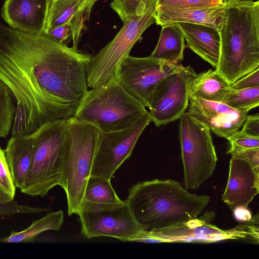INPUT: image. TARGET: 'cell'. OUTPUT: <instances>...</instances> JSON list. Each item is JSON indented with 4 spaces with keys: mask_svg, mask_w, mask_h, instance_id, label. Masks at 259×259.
<instances>
[{
    "mask_svg": "<svg viewBox=\"0 0 259 259\" xmlns=\"http://www.w3.org/2000/svg\"><path fill=\"white\" fill-rule=\"evenodd\" d=\"M92 57L0 23V80L17 103L12 136L74 116L89 90L87 66Z\"/></svg>",
    "mask_w": 259,
    "mask_h": 259,
    "instance_id": "6da1fadb",
    "label": "cell"
},
{
    "mask_svg": "<svg viewBox=\"0 0 259 259\" xmlns=\"http://www.w3.org/2000/svg\"><path fill=\"white\" fill-rule=\"evenodd\" d=\"M210 200L190 193L173 180L146 181L133 185L125 200L144 230H160L196 219Z\"/></svg>",
    "mask_w": 259,
    "mask_h": 259,
    "instance_id": "7a4b0ae2",
    "label": "cell"
},
{
    "mask_svg": "<svg viewBox=\"0 0 259 259\" xmlns=\"http://www.w3.org/2000/svg\"><path fill=\"white\" fill-rule=\"evenodd\" d=\"M224 10L214 71L231 84L259 67V1L228 0Z\"/></svg>",
    "mask_w": 259,
    "mask_h": 259,
    "instance_id": "3957f363",
    "label": "cell"
},
{
    "mask_svg": "<svg viewBox=\"0 0 259 259\" xmlns=\"http://www.w3.org/2000/svg\"><path fill=\"white\" fill-rule=\"evenodd\" d=\"M99 132L96 127L74 116L66 119L61 187L66 193L69 215L77 214L81 204Z\"/></svg>",
    "mask_w": 259,
    "mask_h": 259,
    "instance_id": "277c9868",
    "label": "cell"
},
{
    "mask_svg": "<svg viewBox=\"0 0 259 259\" xmlns=\"http://www.w3.org/2000/svg\"><path fill=\"white\" fill-rule=\"evenodd\" d=\"M148 111L115 79L88 90L74 116L101 132L121 130Z\"/></svg>",
    "mask_w": 259,
    "mask_h": 259,
    "instance_id": "5b68a950",
    "label": "cell"
},
{
    "mask_svg": "<svg viewBox=\"0 0 259 259\" xmlns=\"http://www.w3.org/2000/svg\"><path fill=\"white\" fill-rule=\"evenodd\" d=\"M66 125V120L59 119L47 122L31 133L33 159L25 183L20 189L22 193L44 197L53 187L62 186Z\"/></svg>",
    "mask_w": 259,
    "mask_h": 259,
    "instance_id": "8992f818",
    "label": "cell"
},
{
    "mask_svg": "<svg viewBox=\"0 0 259 259\" xmlns=\"http://www.w3.org/2000/svg\"><path fill=\"white\" fill-rule=\"evenodd\" d=\"M156 1L142 5L123 22L114 38L93 56L87 66V83L93 89L115 78L122 62L130 55L145 30L155 23Z\"/></svg>",
    "mask_w": 259,
    "mask_h": 259,
    "instance_id": "52a82bcc",
    "label": "cell"
},
{
    "mask_svg": "<svg viewBox=\"0 0 259 259\" xmlns=\"http://www.w3.org/2000/svg\"><path fill=\"white\" fill-rule=\"evenodd\" d=\"M179 126L186 189L194 190L212 175L218 161L211 132L185 111Z\"/></svg>",
    "mask_w": 259,
    "mask_h": 259,
    "instance_id": "ba28073f",
    "label": "cell"
},
{
    "mask_svg": "<svg viewBox=\"0 0 259 259\" xmlns=\"http://www.w3.org/2000/svg\"><path fill=\"white\" fill-rule=\"evenodd\" d=\"M81 232L86 238L110 237L132 241L144 230L125 201L119 204L82 201L77 212Z\"/></svg>",
    "mask_w": 259,
    "mask_h": 259,
    "instance_id": "9c48e42d",
    "label": "cell"
},
{
    "mask_svg": "<svg viewBox=\"0 0 259 259\" xmlns=\"http://www.w3.org/2000/svg\"><path fill=\"white\" fill-rule=\"evenodd\" d=\"M151 121L148 112L126 128L100 132L90 176L111 180L115 171L130 157L139 137Z\"/></svg>",
    "mask_w": 259,
    "mask_h": 259,
    "instance_id": "30bf717a",
    "label": "cell"
},
{
    "mask_svg": "<svg viewBox=\"0 0 259 259\" xmlns=\"http://www.w3.org/2000/svg\"><path fill=\"white\" fill-rule=\"evenodd\" d=\"M182 66L150 56L139 58L129 55L120 64L115 79L130 95L148 107L159 82Z\"/></svg>",
    "mask_w": 259,
    "mask_h": 259,
    "instance_id": "8fae6325",
    "label": "cell"
},
{
    "mask_svg": "<svg viewBox=\"0 0 259 259\" xmlns=\"http://www.w3.org/2000/svg\"><path fill=\"white\" fill-rule=\"evenodd\" d=\"M196 73L190 65L162 79L153 92L149 112L155 125L159 126L179 119L189 102V89Z\"/></svg>",
    "mask_w": 259,
    "mask_h": 259,
    "instance_id": "7c38bea8",
    "label": "cell"
},
{
    "mask_svg": "<svg viewBox=\"0 0 259 259\" xmlns=\"http://www.w3.org/2000/svg\"><path fill=\"white\" fill-rule=\"evenodd\" d=\"M214 217L213 211H207L200 218L184 224L160 230H143L134 241L150 243L193 241L213 242L249 237V232L243 225L229 230H223L212 225L210 222Z\"/></svg>",
    "mask_w": 259,
    "mask_h": 259,
    "instance_id": "4fadbf2b",
    "label": "cell"
},
{
    "mask_svg": "<svg viewBox=\"0 0 259 259\" xmlns=\"http://www.w3.org/2000/svg\"><path fill=\"white\" fill-rule=\"evenodd\" d=\"M189 95V102L186 111L218 137L228 140L239 131L246 119L248 111L235 109L222 102Z\"/></svg>",
    "mask_w": 259,
    "mask_h": 259,
    "instance_id": "5bb4252c",
    "label": "cell"
},
{
    "mask_svg": "<svg viewBox=\"0 0 259 259\" xmlns=\"http://www.w3.org/2000/svg\"><path fill=\"white\" fill-rule=\"evenodd\" d=\"M259 193V169L246 160L232 156L229 177L222 200L233 210L247 207Z\"/></svg>",
    "mask_w": 259,
    "mask_h": 259,
    "instance_id": "9a60e30c",
    "label": "cell"
},
{
    "mask_svg": "<svg viewBox=\"0 0 259 259\" xmlns=\"http://www.w3.org/2000/svg\"><path fill=\"white\" fill-rule=\"evenodd\" d=\"M50 3V0H5L2 16L13 28L43 35Z\"/></svg>",
    "mask_w": 259,
    "mask_h": 259,
    "instance_id": "2e32d148",
    "label": "cell"
},
{
    "mask_svg": "<svg viewBox=\"0 0 259 259\" xmlns=\"http://www.w3.org/2000/svg\"><path fill=\"white\" fill-rule=\"evenodd\" d=\"M181 30L187 47L213 67L220 56L221 37L218 28L201 24L176 23Z\"/></svg>",
    "mask_w": 259,
    "mask_h": 259,
    "instance_id": "e0dca14e",
    "label": "cell"
},
{
    "mask_svg": "<svg viewBox=\"0 0 259 259\" xmlns=\"http://www.w3.org/2000/svg\"><path fill=\"white\" fill-rule=\"evenodd\" d=\"M13 183L21 189L30 170L33 156L31 134L12 136L4 150Z\"/></svg>",
    "mask_w": 259,
    "mask_h": 259,
    "instance_id": "ac0fdd59",
    "label": "cell"
},
{
    "mask_svg": "<svg viewBox=\"0 0 259 259\" xmlns=\"http://www.w3.org/2000/svg\"><path fill=\"white\" fill-rule=\"evenodd\" d=\"M225 4L197 8L156 11L157 25L178 22L201 24L219 28L225 18Z\"/></svg>",
    "mask_w": 259,
    "mask_h": 259,
    "instance_id": "d6986e66",
    "label": "cell"
},
{
    "mask_svg": "<svg viewBox=\"0 0 259 259\" xmlns=\"http://www.w3.org/2000/svg\"><path fill=\"white\" fill-rule=\"evenodd\" d=\"M157 44L150 57L179 64L183 60L185 37L176 23L161 26Z\"/></svg>",
    "mask_w": 259,
    "mask_h": 259,
    "instance_id": "ffe728a7",
    "label": "cell"
},
{
    "mask_svg": "<svg viewBox=\"0 0 259 259\" xmlns=\"http://www.w3.org/2000/svg\"><path fill=\"white\" fill-rule=\"evenodd\" d=\"M231 89L224 78L209 69L196 73L190 82L189 94L205 100L222 102Z\"/></svg>",
    "mask_w": 259,
    "mask_h": 259,
    "instance_id": "44dd1931",
    "label": "cell"
},
{
    "mask_svg": "<svg viewBox=\"0 0 259 259\" xmlns=\"http://www.w3.org/2000/svg\"><path fill=\"white\" fill-rule=\"evenodd\" d=\"M63 222L64 214L62 210L50 212L41 219L33 221L26 229L20 232H13L10 236L3 238L1 241L5 243L32 241L44 232L58 231Z\"/></svg>",
    "mask_w": 259,
    "mask_h": 259,
    "instance_id": "7402d4cb",
    "label": "cell"
},
{
    "mask_svg": "<svg viewBox=\"0 0 259 259\" xmlns=\"http://www.w3.org/2000/svg\"><path fill=\"white\" fill-rule=\"evenodd\" d=\"M83 201L105 204H119L123 201L117 195L110 180L92 176L86 183Z\"/></svg>",
    "mask_w": 259,
    "mask_h": 259,
    "instance_id": "603a6c76",
    "label": "cell"
},
{
    "mask_svg": "<svg viewBox=\"0 0 259 259\" xmlns=\"http://www.w3.org/2000/svg\"><path fill=\"white\" fill-rule=\"evenodd\" d=\"M88 0H50L45 31L69 22L75 12Z\"/></svg>",
    "mask_w": 259,
    "mask_h": 259,
    "instance_id": "cb8c5ba5",
    "label": "cell"
},
{
    "mask_svg": "<svg viewBox=\"0 0 259 259\" xmlns=\"http://www.w3.org/2000/svg\"><path fill=\"white\" fill-rule=\"evenodd\" d=\"M222 102L240 111H247L259 105V87L235 90L231 88Z\"/></svg>",
    "mask_w": 259,
    "mask_h": 259,
    "instance_id": "d4e9b609",
    "label": "cell"
},
{
    "mask_svg": "<svg viewBox=\"0 0 259 259\" xmlns=\"http://www.w3.org/2000/svg\"><path fill=\"white\" fill-rule=\"evenodd\" d=\"M12 97L10 89L0 80V137L6 138L13 125L16 108Z\"/></svg>",
    "mask_w": 259,
    "mask_h": 259,
    "instance_id": "484cf974",
    "label": "cell"
},
{
    "mask_svg": "<svg viewBox=\"0 0 259 259\" xmlns=\"http://www.w3.org/2000/svg\"><path fill=\"white\" fill-rule=\"evenodd\" d=\"M16 188L4 150L0 147V203H6L13 201Z\"/></svg>",
    "mask_w": 259,
    "mask_h": 259,
    "instance_id": "4316f807",
    "label": "cell"
},
{
    "mask_svg": "<svg viewBox=\"0 0 259 259\" xmlns=\"http://www.w3.org/2000/svg\"><path fill=\"white\" fill-rule=\"evenodd\" d=\"M97 0H88L72 16L68 22L72 32L73 46L77 48L85 23L89 19L93 7Z\"/></svg>",
    "mask_w": 259,
    "mask_h": 259,
    "instance_id": "83f0119b",
    "label": "cell"
},
{
    "mask_svg": "<svg viewBox=\"0 0 259 259\" xmlns=\"http://www.w3.org/2000/svg\"><path fill=\"white\" fill-rule=\"evenodd\" d=\"M222 4L220 0H157L156 11L211 7Z\"/></svg>",
    "mask_w": 259,
    "mask_h": 259,
    "instance_id": "f1b7e54d",
    "label": "cell"
},
{
    "mask_svg": "<svg viewBox=\"0 0 259 259\" xmlns=\"http://www.w3.org/2000/svg\"><path fill=\"white\" fill-rule=\"evenodd\" d=\"M230 147L227 153L231 156L243 151L259 148V138L253 137L238 131L228 139Z\"/></svg>",
    "mask_w": 259,
    "mask_h": 259,
    "instance_id": "f546056e",
    "label": "cell"
},
{
    "mask_svg": "<svg viewBox=\"0 0 259 259\" xmlns=\"http://www.w3.org/2000/svg\"><path fill=\"white\" fill-rule=\"evenodd\" d=\"M157 0H112L111 7L115 11L123 22L134 15L143 4Z\"/></svg>",
    "mask_w": 259,
    "mask_h": 259,
    "instance_id": "4dcf8cb0",
    "label": "cell"
},
{
    "mask_svg": "<svg viewBox=\"0 0 259 259\" xmlns=\"http://www.w3.org/2000/svg\"><path fill=\"white\" fill-rule=\"evenodd\" d=\"M46 208L31 207L19 204L14 200L10 202L0 203V217L11 216L17 214H33L49 211Z\"/></svg>",
    "mask_w": 259,
    "mask_h": 259,
    "instance_id": "1f68e13d",
    "label": "cell"
},
{
    "mask_svg": "<svg viewBox=\"0 0 259 259\" xmlns=\"http://www.w3.org/2000/svg\"><path fill=\"white\" fill-rule=\"evenodd\" d=\"M44 35L57 42L67 45L72 39V32L68 23L46 31Z\"/></svg>",
    "mask_w": 259,
    "mask_h": 259,
    "instance_id": "d6a6232c",
    "label": "cell"
},
{
    "mask_svg": "<svg viewBox=\"0 0 259 259\" xmlns=\"http://www.w3.org/2000/svg\"><path fill=\"white\" fill-rule=\"evenodd\" d=\"M259 87V67L231 84L235 90Z\"/></svg>",
    "mask_w": 259,
    "mask_h": 259,
    "instance_id": "836d02e7",
    "label": "cell"
},
{
    "mask_svg": "<svg viewBox=\"0 0 259 259\" xmlns=\"http://www.w3.org/2000/svg\"><path fill=\"white\" fill-rule=\"evenodd\" d=\"M240 131L248 136L259 138V115L256 114L247 116L246 119Z\"/></svg>",
    "mask_w": 259,
    "mask_h": 259,
    "instance_id": "e575fe53",
    "label": "cell"
},
{
    "mask_svg": "<svg viewBox=\"0 0 259 259\" xmlns=\"http://www.w3.org/2000/svg\"><path fill=\"white\" fill-rule=\"evenodd\" d=\"M231 156L243 159L259 169V148L246 150Z\"/></svg>",
    "mask_w": 259,
    "mask_h": 259,
    "instance_id": "d590c367",
    "label": "cell"
},
{
    "mask_svg": "<svg viewBox=\"0 0 259 259\" xmlns=\"http://www.w3.org/2000/svg\"><path fill=\"white\" fill-rule=\"evenodd\" d=\"M233 211L235 218L243 223L250 221L252 218L251 212L247 209V207L239 206L235 208Z\"/></svg>",
    "mask_w": 259,
    "mask_h": 259,
    "instance_id": "8d00e7d4",
    "label": "cell"
},
{
    "mask_svg": "<svg viewBox=\"0 0 259 259\" xmlns=\"http://www.w3.org/2000/svg\"><path fill=\"white\" fill-rule=\"evenodd\" d=\"M237 2H253V0H232Z\"/></svg>",
    "mask_w": 259,
    "mask_h": 259,
    "instance_id": "74e56055",
    "label": "cell"
},
{
    "mask_svg": "<svg viewBox=\"0 0 259 259\" xmlns=\"http://www.w3.org/2000/svg\"><path fill=\"white\" fill-rule=\"evenodd\" d=\"M227 1L228 0H220V2L222 4H225L227 2Z\"/></svg>",
    "mask_w": 259,
    "mask_h": 259,
    "instance_id": "f35d334b",
    "label": "cell"
}]
</instances>
